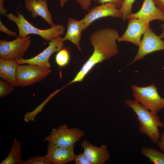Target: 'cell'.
Instances as JSON below:
<instances>
[{
	"mask_svg": "<svg viewBox=\"0 0 164 164\" xmlns=\"http://www.w3.org/2000/svg\"><path fill=\"white\" fill-rule=\"evenodd\" d=\"M125 103L137 115L140 132L146 135L152 142L157 143L160 138L159 128L163 127L164 124L157 114L147 109L135 100L126 99Z\"/></svg>",
	"mask_w": 164,
	"mask_h": 164,
	"instance_id": "2",
	"label": "cell"
},
{
	"mask_svg": "<svg viewBox=\"0 0 164 164\" xmlns=\"http://www.w3.org/2000/svg\"><path fill=\"white\" fill-rule=\"evenodd\" d=\"M74 161L75 164H92L83 153L76 155Z\"/></svg>",
	"mask_w": 164,
	"mask_h": 164,
	"instance_id": "25",
	"label": "cell"
},
{
	"mask_svg": "<svg viewBox=\"0 0 164 164\" xmlns=\"http://www.w3.org/2000/svg\"><path fill=\"white\" fill-rule=\"evenodd\" d=\"M61 36L55 38L50 41L49 46L36 56L29 59L22 57L15 61L19 64H29L36 65L44 69H50L51 67L49 59L54 52L62 48L64 45Z\"/></svg>",
	"mask_w": 164,
	"mask_h": 164,
	"instance_id": "9",
	"label": "cell"
},
{
	"mask_svg": "<svg viewBox=\"0 0 164 164\" xmlns=\"http://www.w3.org/2000/svg\"><path fill=\"white\" fill-rule=\"evenodd\" d=\"M19 64L15 60L0 59V77L14 86H17L16 74Z\"/></svg>",
	"mask_w": 164,
	"mask_h": 164,
	"instance_id": "17",
	"label": "cell"
},
{
	"mask_svg": "<svg viewBox=\"0 0 164 164\" xmlns=\"http://www.w3.org/2000/svg\"><path fill=\"white\" fill-rule=\"evenodd\" d=\"M21 144L20 142L17 141V139L15 138L8 155L0 164H21L22 160L21 159Z\"/></svg>",
	"mask_w": 164,
	"mask_h": 164,
	"instance_id": "18",
	"label": "cell"
},
{
	"mask_svg": "<svg viewBox=\"0 0 164 164\" xmlns=\"http://www.w3.org/2000/svg\"><path fill=\"white\" fill-rule=\"evenodd\" d=\"M143 35L136 55L127 66L141 60L149 54L164 50V41L152 31L149 26L147 28Z\"/></svg>",
	"mask_w": 164,
	"mask_h": 164,
	"instance_id": "8",
	"label": "cell"
},
{
	"mask_svg": "<svg viewBox=\"0 0 164 164\" xmlns=\"http://www.w3.org/2000/svg\"><path fill=\"white\" fill-rule=\"evenodd\" d=\"M156 6L164 13V0H153Z\"/></svg>",
	"mask_w": 164,
	"mask_h": 164,
	"instance_id": "30",
	"label": "cell"
},
{
	"mask_svg": "<svg viewBox=\"0 0 164 164\" xmlns=\"http://www.w3.org/2000/svg\"><path fill=\"white\" fill-rule=\"evenodd\" d=\"M84 135L82 130L75 127L69 128L64 124L52 129L50 134L43 140L48 143L64 147H74L75 143Z\"/></svg>",
	"mask_w": 164,
	"mask_h": 164,
	"instance_id": "5",
	"label": "cell"
},
{
	"mask_svg": "<svg viewBox=\"0 0 164 164\" xmlns=\"http://www.w3.org/2000/svg\"><path fill=\"white\" fill-rule=\"evenodd\" d=\"M127 29L124 33L118 38V42L127 41L138 46L142 35L149 26V23L138 19H128Z\"/></svg>",
	"mask_w": 164,
	"mask_h": 164,
	"instance_id": "11",
	"label": "cell"
},
{
	"mask_svg": "<svg viewBox=\"0 0 164 164\" xmlns=\"http://www.w3.org/2000/svg\"><path fill=\"white\" fill-rule=\"evenodd\" d=\"M24 2L26 9L31 13L32 18L39 16L51 26L54 24L48 9L47 0H24Z\"/></svg>",
	"mask_w": 164,
	"mask_h": 164,
	"instance_id": "15",
	"label": "cell"
},
{
	"mask_svg": "<svg viewBox=\"0 0 164 164\" xmlns=\"http://www.w3.org/2000/svg\"><path fill=\"white\" fill-rule=\"evenodd\" d=\"M6 0H0V13L3 16H6L7 14V10L4 8V2Z\"/></svg>",
	"mask_w": 164,
	"mask_h": 164,
	"instance_id": "31",
	"label": "cell"
},
{
	"mask_svg": "<svg viewBox=\"0 0 164 164\" xmlns=\"http://www.w3.org/2000/svg\"><path fill=\"white\" fill-rule=\"evenodd\" d=\"M141 152L148 158L150 162L154 164H164V153L157 149L147 147L142 148Z\"/></svg>",
	"mask_w": 164,
	"mask_h": 164,
	"instance_id": "19",
	"label": "cell"
},
{
	"mask_svg": "<svg viewBox=\"0 0 164 164\" xmlns=\"http://www.w3.org/2000/svg\"><path fill=\"white\" fill-rule=\"evenodd\" d=\"M17 16L9 13L6 16L9 20L14 22L17 25L19 31V37H26L31 34L40 36L47 41L63 35L65 30L64 26L60 24H54L46 29L37 28L29 22L22 14L17 11Z\"/></svg>",
	"mask_w": 164,
	"mask_h": 164,
	"instance_id": "3",
	"label": "cell"
},
{
	"mask_svg": "<svg viewBox=\"0 0 164 164\" xmlns=\"http://www.w3.org/2000/svg\"><path fill=\"white\" fill-rule=\"evenodd\" d=\"M60 2V5L62 8L64 7L65 3L68 1V0H59Z\"/></svg>",
	"mask_w": 164,
	"mask_h": 164,
	"instance_id": "32",
	"label": "cell"
},
{
	"mask_svg": "<svg viewBox=\"0 0 164 164\" xmlns=\"http://www.w3.org/2000/svg\"><path fill=\"white\" fill-rule=\"evenodd\" d=\"M95 2L103 4L107 3H110L114 5L116 7L120 9L122 5L124 0H93Z\"/></svg>",
	"mask_w": 164,
	"mask_h": 164,
	"instance_id": "26",
	"label": "cell"
},
{
	"mask_svg": "<svg viewBox=\"0 0 164 164\" xmlns=\"http://www.w3.org/2000/svg\"><path fill=\"white\" fill-rule=\"evenodd\" d=\"M49 160L44 156H36L29 158L25 161H22L21 164H51Z\"/></svg>",
	"mask_w": 164,
	"mask_h": 164,
	"instance_id": "24",
	"label": "cell"
},
{
	"mask_svg": "<svg viewBox=\"0 0 164 164\" xmlns=\"http://www.w3.org/2000/svg\"><path fill=\"white\" fill-rule=\"evenodd\" d=\"M157 144L159 148L164 153V132L161 134L160 140Z\"/></svg>",
	"mask_w": 164,
	"mask_h": 164,
	"instance_id": "29",
	"label": "cell"
},
{
	"mask_svg": "<svg viewBox=\"0 0 164 164\" xmlns=\"http://www.w3.org/2000/svg\"><path fill=\"white\" fill-rule=\"evenodd\" d=\"M19 64L16 79L17 86L24 87L38 82L47 77L51 69H44L36 65L27 64Z\"/></svg>",
	"mask_w": 164,
	"mask_h": 164,
	"instance_id": "7",
	"label": "cell"
},
{
	"mask_svg": "<svg viewBox=\"0 0 164 164\" xmlns=\"http://www.w3.org/2000/svg\"><path fill=\"white\" fill-rule=\"evenodd\" d=\"M31 43V39L28 36H18L11 41L0 40V59L15 60L22 58Z\"/></svg>",
	"mask_w": 164,
	"mask_h": 164,
	"instance_id": "6",
	"label": "cell"
},
{
	"mask_svg": "<svg viewBox=\"0 0 164 164\" xmlns=\"http://www.w3.org/2000/svg\"><path fill=\"white\" fill-rule=\"evenodd\" d=\"M0 31L5 33L9 36L17 37V32L11 31L8 29L3 24L1 20H0Z\"/></svg>",
	"mask_w": 164,
	"mask_h": 164,
	"instance_id": "28",
	"label": "cell"
},
{
	"mask_svg": "<svg viewBox=\"0 0 164 164\" xmlns=\"http://www.w3.org/2000/svg\"><path fill=\"white\" fill-rule=\"evenodd\" d=\"M131 87L134 100L147 109L157 114L164 108V98L160 96L154 84L145 87L133 84Z\"/></svg>",
	"mask_w": 164,
	"mask_h": 164,
	"instance_id": "4",
	"label": "cell"
},
{
	"mask_svg": "<svg viewBox=\"0 0 164 164\" xmlns=\"http://www.w3.org/2000/svg\"><path fill=\"white\" fill-rule=\"evenodd\" d=\"M14 86L8 82L0 80V97H5L8 96L14 90Z\"/></svg>",
	"mask_w": 164,
	"mask_h": 164,
	"instance_id": "23",
	"label": "cell"
},
{
	"mask_svg": "<svg viewBox=\"0 0 164 164\" xmlns=\"http://www.w3.org/2000/svg\"><path fill=\"white\" fill-rule=\"evenodd\" d=\"M162 30V32L160 36L159 37L161 38H164V24H162L161 25Z\"/></svg>",
	"mask_w": 164,
	"mask_h": 164,
	"instance_id": "33",
	"label": "cell"
},
{
	"mask_svg": "<svg viewBox=\"0 0 164 164\" xmlns=\"http://www.w3.org/2000/svg\"><path fill=\"white\" fill-rule=\"evenodd\" d=\"M138 19L150 23L157 20L164 22V13L156 5L153 0H144L140 9L135 13H131L126 19Z\"/></svg>",
	"mask_w": 164,
	"mask_h": 164,
	"instance_id": "12",
	"label": "cell"
},
{
	"mask_svg": "<svg viewBox=\"0 0 164 164\" xmlns=\"http://www.w3.org/2000/svg\"><path fill=\"white\" fill-rule=\"evenodd\" d=\"M67 31L64 36L62 38V41H70L81 51L80 41L82 32L84 30L83 23L81 20H77L73 18H69L67 20Z\"/></svg>",
	"mask_w": 164,
	"mask_h": 164,
	"instance_id": "16",
	"label": "cell"
},
{
	"mask_svg": "<svg viewBox=\"0 0 164 164\" xmlns=\"http://www.w3.org/2000/svg\"><path fill=\"white\" fill-rule=\"evenodd\" d=\"M107 17L122 18V15L119 9L112 3H107L95 6L81 20L84 25V30L94 22Z\"/></svg>",
	"mask_w": 164,
	"mask_h": 164,
	"instance_id": "10",
	"label": "cell"
},
{
	"mask_svg": "<svg viewBox=\"0 0 164 164\" xmlns=\"http://www.w3.org/2000/svg\"><path fill=\"white\" fill-rule=\"evenodd\" d=\"M70 56L69 52L66 48H62L56 54L55 60L57 65L60 67L67 66L69 63Z\"/></svg>",
	"mask_w": 164,
	"mask_h": 164,
	"instance_id": "20",
	"label": "cell"
},
{
	"mask_svg": "<svg viewBox=\"0 0 164 164\" xmlns=\"http://www.w3.org/2000/svg\"><path fill=\"white\" fill-rule=\"evenodd\" d=\"M92 0H76V2L80 5L82 9L85 11L89 10Z\"/></svg>",
	"mask_w": 164,
	"mask_h": 164,
	"instance_id": "27",
	"label": "cell"
},
{
	"mask_svg": "<svg viewBox=\"0 0 164 164\" xmlns=\"http://www.w3.org/2000/svg\"><path fill=\"white\" fill-rule=\"evenodd\" d=\"M135 0H124L121 6L119 9L123 20L126 19L127 16L132 13V7Z\"/></svg>",
	"mask_w": 164,
	"mask_h": 164,
	"instance_id": "22",
	"label": "cell"
},
{
	"mask_svg": "<svg viewBox=\"0 0 164 164\" xmlns=\"http://www.w3.org/2000/svg\"><path fill=\"white\" fill-rule=\"evenodd\" d=\"M74 147H64L48 143L47 153L44 157L51 164H66L74 160L76 155Z\"/></svg>",
	"mask_w": 164,
	"mask_h": 164,
	"instance_id": "13",
	"label": "cell"
},
{
	"mask_svg": "<svg viewBox=\"0 0 164 164\" xmlns=\"http://www.w3.org/2000/svg\"><path fill=\"white\" fill-rule=\"evenodd\" d=\"M57 93L56 91L51 94L50 95L45 101L36 109L32 112H27L24 115V120L26 122H28L30 121H34V118L36 115L42 111L43 106L53 96Z\"/></svg>",
	"mask_w": 164,
	"mask_h": 164,
	"instance_id": "21",
	"label": "cell"
},
{
	"mask_svg": "<svg viewBox=\"0 0 164 164\" xmlns=\"http://www.w3.org/2000/svg\"><path fill=\"white\" fill-rule=\"evenodd\" d=\"M119 37L117 30L109 28L97 30L90 36L94 51L74 77L76 81H82L96 65L119 53L116 41Z\"/></svg>",
	"mask_w": 164,
	"mask_h": 164,
	"instance_id": "1",
	"label": "cell"
},
{
	"mask_svg": "<svg viewBox=\"0 0 164 164\" xmlns=\"http://www.w3.org/2000/svg\"><path fill=\"white\" fill-rule=\"evenodd\" d=\"M80 145L84 149L83 153L92 164H104L110 159L106 145H102L100 147H96L86 140Z\"/></svg>",
	"mask_w": 164,
	"mask_h": 164,
	"instance_id": "14",
	"label": "cell"
}]
</instances>
